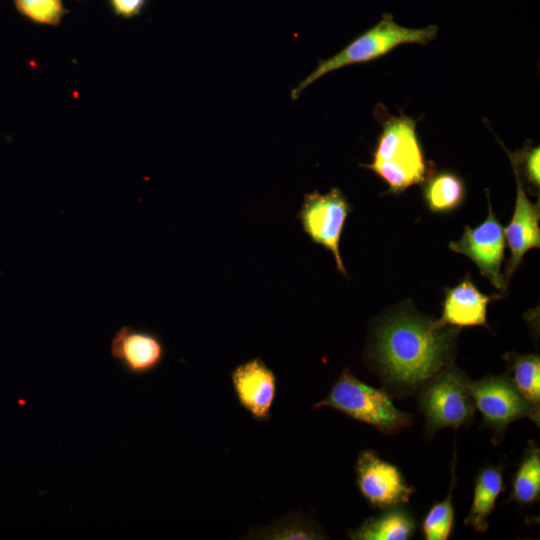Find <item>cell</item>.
Listing matches in <instances>:
<instances>
[{"label": "cell", "instance_id": "20", "mask_svg": "<svg viewBox=\"0 0 540 540\" xmlns=\"http://www.w3.org/2000/svg\"><path fill=\"white\" fill-rule=\"evenodd\" d=\"M266 539H324V534L313 522L302 515L294 514L275 522L263 532L256 534Z\"/></svg>", "mask_w": 540, "mask_h": 540}, {"label": "cell", "instance_id": "3", "mask_svg": "<svg viewBox=\"0 0 540 540\" xmlns=\"http://www.w3.org/2000/svg\"><path fill=\"white\" fill-rule=\"evenodd\" d=\"M328 407L385 434H394L413 423L412 415L398 409L385 389L372 387L344 368L327 396L313 405Z\"/></svg>", "mask_w": 540, "mask_h": 540}, {"label": "cell", "instance_id": "18", "mask_svg": "<svg viewBox=\"0 0 540 540\" xmlns=\"http://www.w3.org/2000/svg\"><path fill=\"white\" fill-rule=\"evenodd\" d=\"M540 495V449L530 441L514 475L512 491L507 501L530 505L539 500Z\"/></svg>", "mask_w": 540, "mask_h": 540}, {"label": "cell", "instance_id": "5", "mask_svg": "<svg viewBox=\"0 0 540 540\" xmlns=\"http://www.w3.org/2000/svg\"><path fill=\"white\" fill-rule=\"evenodd\" d=\"M470 381L462 370L451 365L419 389L417 404L429 438L443 428L457 429L474 421L476 407Z\"/></svg>", "mask_w": 540, "mask_h": 540}, {"label": "cell", "instance_id": "16", "mask_svg": "<svg viewBox=\"0 0 540 540\" xmlns=\"http://www.w3.org/2000/svg\"><path fill=\"white\" fill-rule=\"evenodd\" d=\"M425 181L423 197L432 212H450L462 204L465 198V185L455 173L442 171L430 175Z\"/></svg>", "mask_w": 540, "mask_h": 540}, {"label": "cell", "instance_id": "21", "mask_svg": "<svg viewBox=\"0 0 540 540\" xmlns=\"http://www.w3.org/2000/svg\"><path fill=\"white\" fill-rule=\"evenodd\" d=\"M17 11L30 21L58 26L68 10L62 0H13Z\"/></svg>", "mask_w": 540, "mask_h": 540}, {"label": "cell", "instance_id": "4", "mask_svg": "<svg viewBox=\"0 0 540 540\" xmlns=\"http://www.w3.org/2000/svg\"><path fill=\"white\" fill-rule=\"evenodd\" d=\"M437 32V25L408 28L397 24L392 14L384 13L376 25L340 52L326 60H320L315 70L292 90L291 98L296 100L310 84L331 71L347 65L374 60L402 44L426 45L436 38Z\"/></svg>", "mask_w": 540, "mask_h": 540}, {"label": "cell", "instance_id": "13", "mask_svg": "<svg viewBox=\"0 0 540 540\" xmlns=\"http://www.w3.org/2000/svg\"><path fill=\"white\" fill-rule=\"evenodd\" d=\"M501 295L482 293L469 277L463 279L453 288L445 289L442 316L437 320L441 326L453 327H487L486 313L490 301Z\"/></svg>", "mask_w": 540, "mask_h": 540}, {"label": "cell", "instance_id": "8", "mask_svg": "<svg viewBox=\"0 0 540 540\" xmlns=\"http://www.w3.org/2000/svg\"><path fill=\"white\" fill-rule=\"evenodd\" d=\"M355 472L358 490L373 508L384 510L405 505L415 492L401 471L373 450L366 449L359 453Z\"/></svg>", "mask_w": 540, "mask_h": 540}, {"label": "cell", "instance_id": "14", "mask_svg": "<svg viewBox=\"0 0 540 540\" xmlns=\"http://www.w3.org/2000/svg\"><path fill=\"white\" fill-rule=\"evenodd\" d=\"M502 469L501 465L486 466L475 478L471 508L464 519V524L477 532H485L488 529V518L498 496L505 489Z\"/></svg>", "mask_w": 540, "mask_h": 540}, {"label": "cell", "instance_id": "22", "mask_svg": "<svg viewBox=\"0 0 540 540\" xmlns=\"http://www.w3.org/2000/svg\"><path fill=\"white\" fill-rule=\"evenodd\" d=\"M521 164L523 172L527 181L532 184L534 187L539 188L540 184V173H539V160H540V149L539 147H528L525 148L521 153Z\"/></svg>", "mask_w": 540, "mask_h": 540}, {"label": "cell", "instance_id": "11", "mask_svg": "<svg viewBox=\"0 0 540 540\" xmlns=\"http://www.w3.org/2000/svg\"><path fill=\"white\" fill-rule=\"evenodd\" d=\"M505 150L510 157L517 185L512 219L509 225L504 228L505 239L511 252L504 274L507 282L521 264L525 253L531 248H539L540 246V212L539 202L532 203L526 196L515 154H511L506 148Z\"/></svg>", "mask_w": 540, "mask_h": 540}, {"label": "cell", "instance_id": "23", "mask_svg": "<svg viewBox=\"0 0 540 540\" xmlns=\"http://www.w3.org/2000/svg\"><path fill=\"white\" fill-rule=\"evenodd\" d=\"M146 0H109L113 11L124 18L138 15L145 5Z\"/></svg>", "mask_w": 540, "mask_h": 540}, {"label": "cell", "instance_id": "12", "mask_svg": "<svg viewBox=\"0 0 540 540\" xmlns=\"http://www.w3.org/2000/svg\"><path fill=\"white\" fill-rule=\"evenodd\" d=\"M231 382L239 404L259 421L268 420L276 395V375L259 357L236 366Z\"/></svg>", "mask_w": 540, "mask_h": 540}, {"label": "cell", "instance_id": "17", "mask_svg": "<svg viewBox=\"0 0 540 540\" xmlns=\"http://www.w3.org/2000/svg\"><path fill=\"white\" fill-rule=\"evenodd\" d=\"M508 362L507 376L522 397L540 408V357L538 354L509 352L504 355Z\"/></svg>", "mask_w": 540, "mask_h": 540}, {"label": "cell", "instance_id": "7", "mask_svg": "<svg viewBox=\"0 0 540 540\" xmlns=\"http://www.w3.org/2000/svg\"><path fill=\"white\" fill-rule=\"evenodd\" d=\"M352 211L343 192L334 187L321 194L318 191L307 193L297 212L303 231L317 245L330 251L337 270L347 276V270L340 255L339 245L345 222Z\"/></svg>", "mask_w": 540, "mask_h": 540}, {"label": "cell", "instance_id": "6", "mask_svg": "<svg viewBox=\"0 0 540 540\" xmlns=\"http://www.w3.org/2000/svg\"><path fill=\"white\" fill-rule=\"evenodd\" d=\"M469 389L475 407L483 417L484 426L494 433V441H499L507 426L516 420L529 418L539 426L540 408L522 397L507 374L486 375L480 380H471Z\"/></svg>", "mask_w": 540, "mask_h": 540}, {"label": "cell", "instance_id": "19", "mask_svg": "<svg viewBox=\"0 0 540 540\" xmlns=\"http://www.w3.org/2000/svg\"><path fill=\"white\" fill-rule=\"evenodd\" d=\"M456 454L451 466V482L446 497L435 502L423 518L421 530L426 540H447L454 524L453 490L456 485Z\"/></svg>", "mask_w": 540, "mask_h": 540}, {"label": "cell", "instance_id": "15", "mask_svg": "<svg viewBox=\"0 0 540 540\" xmlns=\"http://www.w3.org/2000/svg\"><path fill=\"white\" fill-rule=\"evenodd\" d=\"M415 519L400 506L384 509L379 515L367 518L348 533L353 540H407L415 531Z\"/></svg>", "mask_w": 540, "mask_h": 540}, {"label": "cell", "instance_id": "9", "mask_svg": "<svg viewBox=\"0 0 540 540\" xmlns=\"http://www.w3.org/2000/svg\"><path fill=\"white\" fill-rule=\"evenodd\" d=\"M506 246L505 231L495 217L490 199H488V215L477 227L465 226L462 236L451 241L448 247L459 254L469 257L484 276L496 289L504 290L507 282L501 273Z\"/></svg>", "mask_w": 540, "mask_h": 540}, {"label": "cell", "instance_id": "10", "mask_svg": "<svg viewBox=\"0 0 540 540\" xmlns=\"http://www.w3.org/2000/svg\"><path fill=\"white\" fill-rule=\"evenodd\" d=\"M109 351L128 375L143 376L158 369L166 356L162 337L147 328L123 325L110 340Z\"/></svg>", "mask_w": 540, "mask_h": 540}, {"label": "cell", "instance_id": "2", "mask_svg": "<svg viewBox=\"0 0 540 540\" xmlns=\"http://www.w3.org/2000/svg\"><path fill=\"white\" fill-rule=\"evenodd\" d=\"M381 112V108H378ZM386 112V110H385ZM382 116V133L373 160L362 165L381 177L389 192L399 194L408 187L423 183L431 175V163L426 162L416 134V121L408 116Z\"/></svg>", "mask_w": 540, "mask_h": 540}, {"label": "cell", "instance_id": "1", "mask_svg": "<svg viewBox=\"0 0 540 540\" xmlns=\"http://www.w3.org/2000/svg\"><path fill=\"white\" fill-rule=\"evenodd\" d=\"M459 330L412 313L394 314L374 330L367 361L387 392L411 395L452 365Z\"/></svg>", "mask_w": 540, "mask_h": 540}]
</instances>
